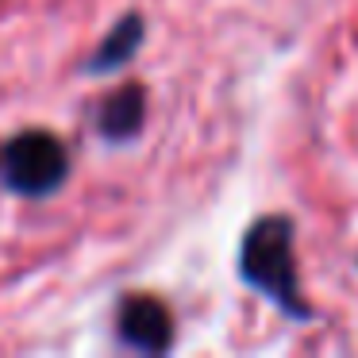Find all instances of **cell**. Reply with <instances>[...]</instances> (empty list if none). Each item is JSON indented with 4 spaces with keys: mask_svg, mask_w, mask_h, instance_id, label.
<instances>
[{
    "mask_svg": "<svg viewBox=\"0 0 358 358\" xmlns=\"http://www.w3.org/2000/svg\"><path fill=\"white\" fill-rule=\"evenodd\" d=\"M239 273L247 285H255L262 296H270L289 316H308V304L301 301L293 270V227L281 216H266L247 231L239 250Z\"/></svg>",
    "mask_w": 358,
    "mask_h": 358,
    "instance_id": "6da1fadb",
    "label": "cell"
},
{
    "mask_svg": "<svg viewBox=\"0 0 358 358\" xmlns=\"http://www.w3.org/2000/svg\"><path fill=\"white\" fill-rule=\"evenodd\" d=\"M143 20L139 16H127L124 24H116V31L108 35V39L101 43V50H96L93 58H89V73H108V70H120V66L127 62V58L139 50L143 43Z\"/></svg>",
    "mask_w": 358,
    "mask_h": 358,
    "instance_id": "5b68a950",
    "label": "cell"
},
{
    "mask_svg": "<svg viewBox=\"0 0 358 358\" xmlns=\"http://www.w3.org/2000/svg\"><path fill=\"white\" fill-rule=\"evenodd\" d=\"M143 104H147V96H143V89H135V85L112 93L108 101L101 104V135H104V139H116V143L139 135Z\"/></svg>",
    "mask_w": 358,
    "mask_h": 358,
    "instance_id": "277c9868",
    "label": "cell"
},
{
    "mask_svg": "<svg viewBox=\"0 0 358 358\" xmlns=\"http://www.w3.org/2000/svg\"><path fill=\"white\" fill-rule=\"evenodd\" d=\"M70 158L66 147L47 131H24L4 150V178L24 196H47L66 181Z\"/></svg>",
    "mask_w": 358,
    "mask_h": 358,
    "instance_id": "7a4b0ae2",
    "label": "cell"
},
{
    "mask_svg": "<svg viewBox=\"0 0 358 358\" xmlns=\"http://www.w3.org/2000/svg\"><path fill=\"white\" fill-rule=\"evenodd\" d=\"M170 312L150 296H131L120 304V339L135 350H166L170 347Z\"/></svg>",
    "mask_w": 358,
    "mask_h": 358,
    "instance_id": "3957f363",
    "label": "cell"
}]
</instances>
